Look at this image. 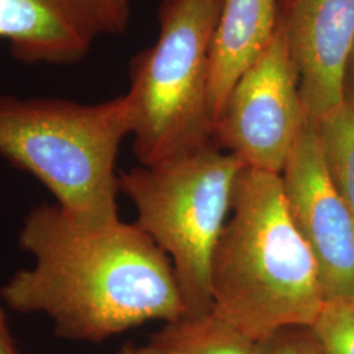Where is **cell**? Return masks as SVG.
I'll return each mask as SVG.
<instances>
[{"label": "cell", "mask_w": 354, "mask_h": 354, "mask_svg": "<svg viewBox=\"0 0 354 354\" xmlns=\"http://www.w3.org/2000/svg\"><path fill=\"white\" fill-rule=\"evenodd\" d=\"M295 3V0H282V4H283V11L290 8L291 6Z\"/></svg>", "instance_id": "18"}, {"label": "cell", "mask_w": 354, "mask_h": 354, "mask_svg": "<svg viewBox=\"0 0 354 354\" xmlns=\"http://www.w3.org/2000/svg\"><path fill=\"white\" fill-rule=\"evenodd\" d=\"M129 19L117 0H0V41L20 64L71 66L96 39L124 33Z\"/></svg>", "instance_id": "8"}, {"label": "cell", "mask_w": 354, "mask_h": 354, "mask_svg": "<svg viewBox=\"0 0 354 354\" xmlns=\"http://www.w3.org/2000/svg\"><path fill=\"white\" fill-rule=\"evenodd\" d=\"M0 354H17L4 311L0 308Z\"/></svg>", "instance_id": "16"}, {"label": "cell", "mask_w": 354, "mask_h": 354, "mask_svg": "<svg viewBox=\"0 0 354 354\" xmlns=\"http://www.w3.org/2000/svg\"><path fill=\"white\" fill-rule=\"evenodd\" d=\"M279 16L277 0H223L210 50L209 111L214 125L239 79L270 45Z\"/></svg>", "instance_id": "10"}, {"label": "cell", "mask_w": 354, "mask_h": 354, "mask_svg": "<svg viewBox=\"0 0 354 354\" xmlns=\"http://www.w3.org/2000/svg\"><path fill=\"white\" fill-rule=\"evenodd\" d=\"M261 354H326L310 328L281 329L259 342Z\"/></svg>", "instance_id": "14"}, {"label": "cell", "mask_w": 354, "mask_h": 354, "mask_svg": "<svg viewBox=\"0 0 354 354\" xmlns=\"http://www.w3.org/2000/svg\"><path fill=\"white\" fill-rule=\"evenodd\" d=\"M35 264L1 288L19 313H44L55 335L99 342L151 320L187 317L167 253L137 223L84 225L57 203L26 215L19 238Z\"/></svg>", "instance_id": "1"}, {"label": "cell", "mask_w": 354, "mask_h": 354, "mask_svg": "<svg viewBox=\"0 0 354 354\" xmlns=\"http://www.w3.org/2000/svg\"><path fill=\"white\" fill-rule=\"evenodd\" d=\"M150 344L167 354H261L259 342L213 311L165 323Z\"/></svg>", "instance_id": "11"}, {"label": "cell", "mask_w": 354, "mask_h": 354, "mask_svg": "<svg viewBox=\"0 0 354 354\" xmlns=\"http://www.w3.org/2000/svg\"><path fill=\"white\" fill-rule=\"evenodd\" d=\"M344 102L354 112V48L344 76Z\"/></svg>", "instance_id": "15"}, {"label": "cell", "mask_w": 354, "mask_h": 354, "mask_svg": "<svg viewBox=\"0 0 354 354\" xmlns=\"http://www.w3.org/2000/svg\"><path fill=\"white\" fill-rule=\"evenodd\" d=\"M317 127L332 183L354 219V112L345 104Z\"/></svg>", "instance_id": "12"}, {"label": "cell", "mask_w": 354, "mask_h": 354, "mask_svg": "<svg viewBox=\"0 0 354 354\" xmlns=\"http://www.w3.org/2000/svg\"><path fill=\"white\" fill-rule=\"evenodd\" d=\"M307 117L345 105L344 76L354 48V0H295L282 11Z\"/></svg>", "instance_id": "9"}, {"label": "cell", "mask_w": 354, "mask_h": 354, "mask_svg": "<svg viewBox=\"0 0 354 354\" xmlns=\"http://www.w3.org/2000/svg\"><path fill=\"white\" fill-rule=\"evenodd\" d=\"M326 354H354V298L327 299L310 327Z\"/></svg>", "instance_id": "13"}, {"label": "cell", "mask_w": 354, "mask_h": 354, "mask_svg": "<svg viewBox=\"0 0 354 354\" xmlns=\"http://www.w3.org/2000/svg\"><path fill=\"white\" fill-rule=\"evenodd\" d=\"M231 212L212 261V311L257 342L281 329L310 328L326 298L281 175L245 167Z\"/></svg>", "instance_id": "2"}, {"label": "cell", "mask_w": 354, "mask_h": 354, "mask_svg": "<svg viewBox=\"0 0 354 354\" xmlns=\"http://www.w3.org/2000/svg\"><path fill=\"white\" fill-rule=\"evenodd\" d=\"M122 7H125L127 10H130V3H131V0H117Z\"/></svg>", "instance_id": "19"}, {"label": "cell", "mask_w": 354, "mask_h": 354, "mask_svg": "<svg viewBox=\"0 0 354 354\" xmlns=\"http://www.w3.org/2000/svg\"><path fill=\"white\" fill-rule=\"evenodd\" d=\"M131 134L127 95L99 104L0 96V156L42 183L76 221H120L115 162Z\"/></svg>", "instance_id": "3"}, {"label": "cell", "mask_w": 354, "mask_h": 354, "mask_svg": "<svg viewBox=\"0 0 354 354\" xmlns=\"http://www.w3.org/2000/svg\"><path fill=\"white\" fill-rule=\"evenodd\" d=\"M291 219L317 261L324 298H354V219L328 172L317 121L306 115L282 174Z\"/></svg>", "instance_id": "7"}, {"label": "cell", "mask_w": 354, "mask_h": 354, "mask_svg": "<svg viewBox=\"0 0 354 354\" xmlns=\"http://www.w3.org/2000/svg\"><path fill=\"white\" fill-rule=\"evenodd\" d=\"M223 0H163L160 32L130 64L133 150L145 167L213 142L210 50Z\"/></svg>", "instance_id": "4"}, {"label": "cell", "mask_w": 354, "mask_h": 354, "mask_svg": "<svg viewBox=\"0 0 354 354\" xmlns=\"http://www.w3.org/2000/svg\"><path fill=\"white\" fill-rule=\"evenodd\" d=\"M244 168L213 140L120 174V190L137 209V226L171 257L187 317L213 308L212 261Z\"/></svg>", "instance_id": "5"}, {"label": "cell", "mask_w": 354, "mask_h": 354, "mask_svg": "<svg viewBox=\"0 0 354 354\" xmlns=\"http://www.w3.org/2000/svg\"><path fill=\"white\" fill-rule=\"evenodd\" d=\"M304 120L299 75L281 12L270 45L232 89L213 140L247 168L281 175Z\"/></svg>", "instance_id": "6"}, {"label": "cell", "mask_w": 354, "mask_h": 354, "mask_svg": "<svg viewBox=\"0 0 354 354\" xmlns=\"http://www.w3.org/2000/svg\"><path fill=\"white\" fill-rule=\"evenodd\" d=\"M120 354H167L162 352L160 349L155 348L150 342L147 345H134V344H127Z\"/></svg>", "instance_id": "17"}]
</instances>
